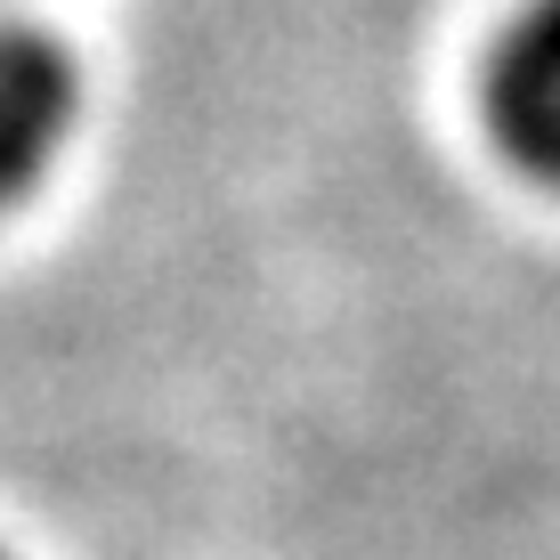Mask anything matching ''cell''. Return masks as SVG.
Listing matches in <instances>:
<instances>
[{"label": "cell", "mask_w": 560, "mask_h": 560, "mask_svg": "<svg viewBox=\"0 0 560 560\" xmlns=\"http://www.w3.org/2000/svg\"><path fill=\"white\" fill-rule=\"evenodd\" d=\"M73 106H82L73 57L49 33L0 16V211L25 203L49 179V163L66 154Z\"/></svg>", "instance_id": "1"}, {"label": "cell", "mask_w": 560, "mask_h": 560, "mask_svg": "<svg viewBox=\"0 0 560 560\" xmlns=\"http://www.w3.org/2000/svg\"><path fill=\"white\" fill-rule=\"evenodd\" d=\"M488 130L528 179L560 187V0H528L488 57Z\"/></svg>", "instance_id": "2"}, {"label": "cell", "mask_w": 560, "mask_h": 560, "mask_svg": "<svg viewBox=\"0 0 560 560\" xmlns=\"http://www.w3.org/2000/svg\"><path fill=\"white\" fill-rule=\"evenodd\" d=\"M0 560H9V552H0Z\"/></svg>", "instance_id": "3"}]
</instances>
